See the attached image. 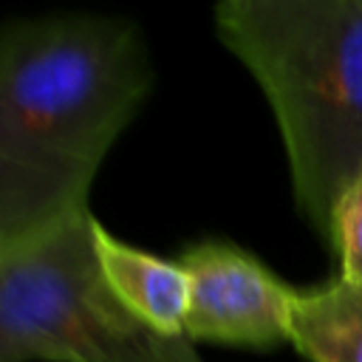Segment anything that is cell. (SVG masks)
Returning <instances> with one entry per match:
<instances>
[{"mask_svg": "<svg viewBox=\"0 0 362 362\" xmlns=\"http://www.w3.org/2000/svg\"><path fill=\"white\" fill-rule=\"evenodd\" d=\"M93 212L0 257V362H204L141 322L107 286Z\"/></svg>", "mask_w": 362, "mask_h": 362, "instance_id": "cell-3", "label": "cell"}, {"mask_svg": "<svg viewBox=\"0 0 362 362\" xmlns=\"http://www.w3.org/2000/svg\"><path fill=\"white\" fill-rule=\"evenodd\" d=\"M215 31L269 99L294 201L331 246L362 175V0H223Z\"/></svg>", "mask_w": 362, "mask_h": 362, "instance_id": "cell-2", "label": "cell"}, {"mask_svg": "<svg viewBox=\"0 0 362 362\" xmlns=\"http://www.w3.org/2000/svg\"><path fill=\"white\" fill-rule=\"evenodd\" d=\"M288 342L308 362H362V286L337 277L297 291Z\"/></svg>", "mask_w": 362, "mask_h": 362, "instance_id": "cell-6", "label": "cell"}, {"mask_svg": "<svg viewBox=\"0 0 362 362\" xmlns=\"http://www.w3.org/2000/svg\"><path fill=\"white\" fill-rule=\"evenodd\" d=\"M189 280L187 339L238 348L288 342L297 288L283 283L246 249L226 240H201L181 252Z\"/></svg>", "mask_w": 362, "mask_h": 362, "instance_id": "cell-4", "label": "cell"}, {"mask_svg": "<svg viewBox=\"0 0 362 362\" xmlns=\"http://www.w3.org/2000/svg\"><path fill=\"white\" fill-rule=\"evenodd\" d=\"M331 249L339 255V266H342L339 277L362 286V175L342 195L334 212Z\"/></svg>", "mask_w": 362, "mask_h": 362, "instance_id": "cell-7", "label": "cell"}, {"mask_svg": "<svg viewBox=\"0 0 362 362\" xmlns=\"http://www.w3.org/2000/svg\"><path fill=\"white\" fill-rule=\"evenodd\" d=\"M150 85L133 20L71 11L0 25V257L90 212L96 170Z\"/></svg>", "mask_w": 362, "mask_h": 362, "instance_id": "cell-1", "label": "cell"}, {"mask_svg": "<svg viewBox=\"0 0 362 362\" xmlns=\"http://www.w3.org/2000/svg\"><path fill=\"white\" fill-rule=\"evenodd\" d=\"M93 249L99 269L113 294L153 331L175 339H187L189 280L178 260L150 255L93 218Z\"/></svg>", "mask_w": 362, "mask_h": 362, "instance_id": "cell-5", "label": "cell"}]
</instances>
